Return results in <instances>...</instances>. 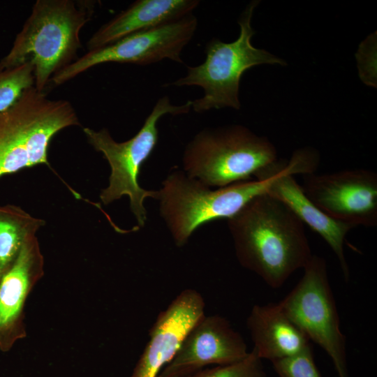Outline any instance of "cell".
<instances>
[{"label": "cell", "mask_w": 377, "mask_h": 377, "mask_svg": "<svg viewBox=\"0 0 377 377\" xmlns=\"http://www.w3.org/2000/svg\"><path fill=\"white\" fill-rule=\"evenodd\" d=\"M228 220L239 263L272 288L281 287L313 255L304 223L267 193L253 198Z\"/></svg>", "instance_id": "obj_1"}, {"label": "cell", "mask_w": 377, "mask_h": 377, "mask_svg": "<svg viewBox=\"0 0 377 377\" xmlns=\"http://www.w3.org/2000/svg\"><path fill=\"white\" fill-rule=\"evenodd\" d=\"M91 1L37 0L0 66L30 61L34 87L43 91L54 74L73 62L81 47L80 34L91 19Z\"/></svg>", "instance_id": "obj_2"}, {"label": "cell", "mask_w": 377, "mask_h": 377, "mask_svg": "<svg viewBox=\"0 0 377 377\" xmlns=\"http://www.w3.org/2000/svg\"><path fill=\"white\" fill-rule=\"evenodd\" d=\"M273 178L269 166L256 179L211 188L178 168L172 169L158 190L160 215L175 245L184 246L202 225L230 219L255 197L267 193Z\"/></svg>", "instance_id": "obj_3"}, {"label": "cell", "mask_w": 377, "mask_h": 377, "mask_svg": "<svg viewBox=\"0 0 377 377\" xmlns=\"http://www.w3.org/2000/svg\"><path fill=\"white\" fill-rule=\"evenodd\" d=\"M80 125L66 100H52L34 86L0 112V177L48 161L52 138L61 130Z\"/></svg>", "instance_id": "obj_4"}, {"label": "cell", "mask_w": 377, "mask_h": 377, "mask_svg": "<svg viewBox=\"0 0 377 377\" xmlns=\"http://www.w3.org/2000/svg\"><path fill=\"white\" fill-rule=\"evenodd\" d=\"M258 2H251L241 14L238 20L240 32L235 40L225 43L213 38L205 46L204 62L188 66L185 76L168 84L202 88L204 95L191 101V108L195 112L228 107L239 110V84L244 72L262 64H286L284 60L251 43L256 32L251 22Z\"/></svg>", "instance_id": "obj_5"}, {"label": "cell", "mask_w": 377, "mask_h": 377, "mask_svg": "<svg viewBox=\"0 0 377 377\" xmlns=\"http://www.w3.org/2000/svg\"><path fill=\"white\" fill-rule=\"evenodd\" d=\"M277 160L267 138L233 125L205 128L187 144L183 170L211 188L253 179L257 172Z\"/></svg>", "instance_id": "obj_6"}, {"label": "cell", "mask_w": 377, "mask_h": 377, "mask_svg": "<svg viewBox=\"0 0 377 377\" xmlns=\"http://www.w3.org/2000/svg\"><path fill=\"white\" fill-rule=\"evenodd\" d=\"M191 101L180 105L171 103L168 96L158 98L139 131L131 139L115 141L106 128L95 131L85 127L83 131L91 145L101 152L108 161L111 173L108 186L100 194L102 202L107 205L128 195L130 209L142 228L147 221L145 200L147 198L157 199L158 191L146 190L139 184L141 167L153 152L158 139L157 124L164 115L188 113Z\"/></svg>", "instance_id": "obj_7"}, {"label": "cell", "mask_w": 377, "mask_h": 377, "mask_svg": "<svg viewBox=\"0 0 377 377\" xmlns=\"http://www.w3.org/2000/svg\"><path fill=\"white\" fill-rule=\"evenodd\" d=\"M297 285L278 304L309 341L331 358L339 377H349L346 340L340 328L325 260L312 255Z\"/></svg>", "instance_id": "obj_8"}, {"label": "cell", "mask_w": 377, "mask_h": 377, "mask_svg": "<svg viewBox=\"0 0 377 377\" xmlns=\"http://www.w3.org/2000/svg\"><path fill=\"white\" fill-rule=\"evenodd\" d=\"M198 26L189 14L177 20L126 36L107 45L89 50L52 77L62 84L95 66L108 62L147 65L165 59L182 63L181 53L192 39Z\"/></svg>", "instance_id": "obj_9"}, {"label": "cell", "mask_w": 377, "mask_h": 377, "mask_svg": "<svg viewBox=\"0 0 377 377\" xmlns=\"http://www.w3.org/2000/svg\"><path fill=\"white\" fill-rule=\"evenodd\" d=\"M318 164L319 154L312 148L296 150L288 161L277 159L269 165L273 178L267 193L283 202L304 224L327 242L339 260L345 280L348 281L350 271L343 246L346 235L356 226L325 214L306 197L294 177L297 174L314 173Z\"/></svg>", "instance_id": "obj_10"}, {"label": "cell", "mask_w": 377, "mask_h": 377, "mask_svg": "<svg viewBox=\"0 0 377 377\" xmlns=\"http://www.w3.org/2000/svg\"><path fill=\"white\" fill-rule=\"evenodd\" d=\"M306 197L330 217L365 227L377 226V174L365 169L304 175Z\"/></svg>", "instance_id": "obj_11"}, {"label": "cell", "mask_w": 377, "mask_h": 377, "mask_svg": "<svg viewBox=\"0 0 377 377\" xmlns=\"http://www.w3.org/2000/svg\"><path fill=\"white\" fill-rule=\"evenodd\" d=\"M242 336L219 315H204L184 338L173 358L157 377H189L209 365L224 366L245 359Z\"/></svg>", "instance_id": "obj_12"}, {"label": "cell", "mask_w": 377, "mask_h": 377, "mask_svg": "<svg viewBox=\"0 0 377 377\" xmlns=\"http://www.w3.org/2000/svg\"><path fill=\"white\" fill-rule=\"evenodd\" d=\"M205 308L204 299L198 291L182 290L158 315L131 377H157L173 358L191 328L205 315Z\"/></svg>", "instance_id": "obj_13"}, {"label": "cell", "mask_w": 377, "mask_h": 377, "mask_svg": "<svg viewBox=\"0 0 377 377\" xmlns=\"http://www.w3.org/2000/svg\"><path fill=\"white\" fill-rule=\"evenodd\" d=\"M44 274V258L36 235L24 243L13 266L0 280V350L8 352L27 337L24 306Z\"/></svg>", "instance_id": "obj_14"}, {"label": "cell", "mask_w": 377, "mask_h": 377, "mask_svg": "<svg viewBox=\"0 0 377 377\" xmlns=\"http://www.w3.org/2000/svg\"><path fill=\"white\" fill-rule=\"evenodd\" d=\"M198 0H137L103 24L89 38V50L130 34L181 19L199 5Z\"/></svg>", "instance_id": "obj_15"}, {"label": "cell", "mask_w": 377, "mask_h": 377, "mask_svg": "<svg viewBox=\"0 0 377 377\" xmlns=\"http://www.w3.org/2000/svg\"><path fill=\"white\" fill-rule=\"evenodd\" d=\"M246 325L253 343L252 351L271 362L297 355L311 346L304 333L278 303L253 306Z\"/></svg>", "instance_id": "obj_16"}, {"label": "cell", "mask_w": 377, "mask_h": 377, "mask_svg": "<svg viewBox=\"0 0 377 377\" xmlns=\"http://www.w3.org/2000/svg\"><path fill=\"white\" fill-rule=\"evenodd\" d=\"M45 224L19 206H0V280L15 262L25 241Z\"/></svg>", "instance_id": "obj_17"}, {"label": "cell", "mask_w": 377, "mask_h": 377, "mask_svg": "<svg viewBox=\"0 0 377 377\" xmlns=\"http://www.w3.org/2000/svg\"><path fill=\"white\" fill-rule=\"evenodd\" d=\"M34 71L30 61L9 68L0 66V112L11 107L27 89L34 86Z\"/></svg>", "instance_id": "obj_18"}, {"label": "cell", "mask_w": 377, "mask_h": 377, "mask_svg": "<svg viewBox=\"0 0 377 377\" xmlns=\"http://www.w3.org/2000/svg\"><path fill=\"white\" fill-rule=\"evenodd\" d=\"M189 377H268L262 360L252 350L237 363L204 369Z\"/></svg>", "instance_id": "obj_19"}, {"label": "cell", "mask_w": 377, "mask_h": 377, "mask_svg": "<svg viewBox=\"0 0 377 377\" xmlns=\"http://www.w3.org/2000/svg\"><path fill=\"white\" fill-rule=\"evenodd\" d=\"M272 364L279 377H322L311 346L297 355L273 361Z\"/></svg>", "instance_id": "obj_20"}]
</instances>
